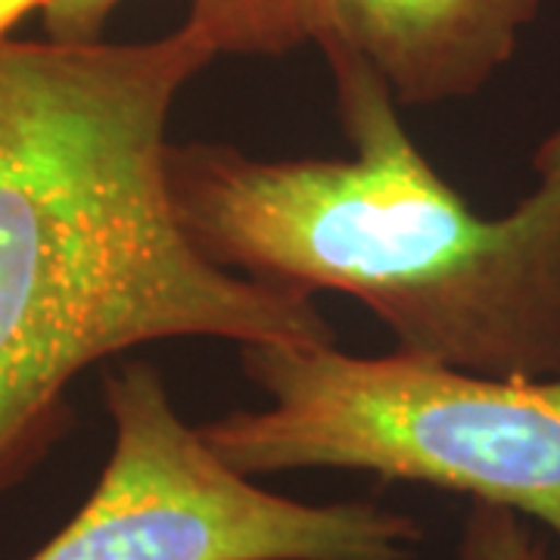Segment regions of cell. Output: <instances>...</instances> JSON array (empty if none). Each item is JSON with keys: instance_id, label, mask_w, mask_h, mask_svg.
Segmentation results:
<instances>
[{"instance_id": "1", "label": "cell", "mask_w": 560, "mask_h": 560, "mask_svg": "<svg viewBox=\"0 0 560 560\" xmlns=\"http://www.w3.org/2000/svg\"><path fill=\"white\" fill-rule=\"evenodd\" d=\"M215 57L153 40L0 35V492L72 427L69 389L162 340L337 342L315 296L243 278L184 234L168 121Z\"/></svg>"}, {"instance_id": "2", "label": "cell", "mask_w": 560, "mask_h": 560, "mask_svg": "<svg viewBox=\"0 0 560 560\" xmlns=\"http://www.w3.org/2000/svg\"><path fill=\"white\" fill-rule=\"evenodd\" d=\"M352 160H259L231 143L168 147L175 219L209 261L300 293H342L396 352L501 381H560V125L536 187L486 219L408 138L389 84L324 57Z\"/></svg>"}, {"instance_id": "3", "label": "cell", "mask_w": 560, "mask_h": 560, "mask_svg": "<svg viewBox=\"0 0 560 560\" xmlns=\"http://www.w3.org/2000/svg\"><path fill=\"white\" fill-rule=\"evenodd\" d=\"M241 368L268 405L200 433L246 477L361 470L470 495L560 536V381L352 355L337 342H249Z\"/></svg>"}, {"instance_id": "4", "label": "cell", "mask_w": 560, "mask_h": 560, "mask_svg": "<svg viewBox=\"0 0 560 560\" xmlns=\"http://www.w3.org/2000/svg\"><path fill=\"white\" fill-rule=\"evenodd\" d=\"M113 452L94 492L25 560H411L415 517L374 501L308 504L261 489L180 418L162 374L103 377Z\"/></svg>"}, {"instance_id": "5", "label": "cell", "mask_w": 560, "mask_h": 560, "mask_svg": "<svg viewBox=\"0 0 560 560\" xmlns=\"http://www.w3.org/2000/svg\"><path fill=\"white\" fill-rule=\"evenodd\" d=\"M545 0H190L180 28L219 57L352 54L399 106L480 94Z\"/></svg>"}, {"instance_id": "6", "label": "cell", "mask_w": 560, "mask_h": 560, "mask_svg": "<svg viewBox=\"0 0 560 560\" xmlns=\"http://www.w3.org/2000/svg\"><path fill=\"white\" fill-rule=\"evenodd\" d=\"M458 560H545V551L521 514L474 501Z\"/></svg>"}, {"instance_id": "7", "label": "cell", "mask_w": 560, "mask_h": 560, "mask_svg": "<svg viewBox=\"0 0 560 560\" xmlns=\"http://www.w3.org/2000/svg\"><path fill=\"white\" fill-rule=\"evenodd\" d=\"M121 3L125 0H44L38 10L44 38L101 40Z\"/></svg>"}]
</instances>
